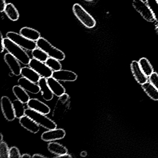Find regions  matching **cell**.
Returning a JSON list of instances; mask_svg holds the SVG:
<instances>
[{
	"label": "cell",
	"instance_id": "cell-17",
	"mask_svg": "<svg viewBox=\"0 0 158 158\" xmlns=\"http://www.w3.org/2000/svg\"><path fill=\"white\" fill-rule=\"evenodd\" d=\"M131 68L137 81L140 84L143 85L148 81L147 76L144 73L140 68L139 63L136 61L132 62Z\"/></svg>",
	"mask_w": 158,
	"mask_h": 158
},
{
	"label": "cell",
	"instance_id": "cell-39",
	"mask_svg": "<svg viewBox=\"0 0 158 158\" xmlns=\"http://www.w3.org/2000/svg\"><path fill=\"white\" fill-rule=\"evenodd\" d=\"M3 135H2V133H1V139H0V141H1V142H2V141H3Z\"/></svg>",
	"mask_w": 158,
	"mask_h": 158
},
{
	"label": "cell",
	"instance_id": "cell-15",
	"mask_svg": "<svg viewBox=\"0 0 158 158\" xmlns=\"http://www.w3.org/2000/svg\"><path fill=\"white\" fill-rule=\"evenodd\" d=\"M47 83L54 95L60 97L65 92V89L58 80L52 77L47 78Z\"/></svg>",
	"mask_w": 158,
	"mask_h": 158
},
{
	"label": "cell",
	"instance_id": "cell-9",
	"mask_svg": "<svg viewBox=\"0 0 158 158\" xmlns=\"http://www.w3.org/2000/svg\"><path fill=\"white\" fill-rule=\"evenodd\" d=\"M66 132L62 128H55L45 131L41 135V138L43 141H52L62 139L65 137Z\"/></svg>",
	"mask_w": 158,
	"mask_h": 158
},
{
	"label": "cell",
	"instance_id": "cell-35",
	"mask_svg": "<svg viewBox=\"0 0 158 158\" xmlns=\"http://www.w3.org/2000/svg\"><path fill=\"white\" fill-rule=\"evenodd\" d=\"M32 158H47L46 156L44 155H41L40 154H35L32 156Z\"/></svg>",
	"mask_w": 158,
	"mask_h": 158
},
{
	"label": "cell",
	"instance_id": "cell-16",
	"mask_svg": "<svg viewBox=\"0 0 158 158\" xmlns=\"http://www.w3.org/2000/svg\"><path fill=\"white\" fill-rule=\"evenodd\" d=\"M38 85L40 88L41 96L43 99L47 101L52 100L53 98L54 94L48 85L47 78L41 77L38 83Z\"/></svg>",
	"mask_w": 158,
	"mask_h": 158
},
{
	"label": "cell",
	"instance_id": "cell-10",
	"mask_svg": "<svg viewBox=\"0 0 158 158\" xmlns=\"http://www.w3.org/2000/svg\"><path fill=\"white\" fill-rule=\"evenodd\" d=\"M52 77L59 81L63 82H74L78 77L77 75L73 71L62 69L53 72Z\"/></svg>",
	"mask_w": 158,
	"mask_h": 158
},
{
	"label": "cell",
	"instance_id": "cell-1",
	"mask_svg": "<svg viewBox=\"0 0 158 158\" xmlns=\"http://www.w3.org/2000/svg\"><path fill=\"white\" fill-rule=\"evenodd\" d=\"M5 49L24 65H28L31 59L23 48L8 38L4 39Z\"/></svg>",
	"mask_w": 158,
	"mask_h": 158
},
{
	"label": "cell",
	"instance_id": "cell-5",
	"mask_svg": "<svg viewBox=\"0 0 158 158\" xmlns=\"http://www.w3.org/2000/svg\"><path fill=\"white\" fill-rule=\"evenodd\" d=\"M6 37L26 50L32 51L37 47L36 42L26 38L20 33L9 32L6 34Z\"/></svg>",
	"mask_w": 158,
	"mask_h": 158
},
{
	"label": "cell",
	"instance_id": "cell-22",
	"mask_svg": "<svg viewBox=\"0 0 158 158\" xmlns=\"http://www.w3.org/2000/svg\"><path fill=\"white\" fill-rule=\"evenodd\" d=\"M4 12L8 18L14 22L17 21L20 17L18 10L12 3H8Z\"/></svg>",
	"mask_w": 158,
	"mask_h": 158
},
{
	"label": "cell",
	"instance_id": "cell-31",
	"mask_svg": "<svg viewBox=\"0 0 158 158\" xmlns=\"http://www.w3.org/2000/svg\"><path fill=\"white\" fill-rule=\"evenodd\" d=\"M151 83L158 89V75L156 73H152L150 76Z\"/></svg>",
	"mask_w": 158,
	"mask_h": 158
},
{
	"label": "cell",
	"instance_id": "cell-30",
	"mask_svg": "<svg viewBox=\"0 0 158 158\" xmlns=\"http://www.w3.org/2000/svg\"><path fill=\"white\" fill-rule=\"evenodd\" d=\"M22 157L20 150L18 148L13 147L10 149L9 151V158H17Z\"/></svg>",
	"mask_w": 158,
	"mask_h": 158
},
{
	"label": "cell",
	"instance_id": "cell-41",
	"mask_svg": "<svg viewBox=\"0 0 158 158\" xmlns=\"http://www.w3.org/2000/svg\"><path fill=\"white\" fill-rule=\"evenodd\" d=\"M157 1H158V0H157Z\"/></svg>",
	"mask_w": 158,
	"mask_h": 158
},
{
	"label": "cell",
	"instance_id": "cell-14",
	"mask_svg": "<svg viewBox=\"0 0 158 158\" xmlns=\"http://www.w3.org/2000/svg\"><path fill=\"white\" fill-rule=\"evenodd\" d=\"M18 84L26 91L32 94H37L40 91V88L38 84L23 77L18 79Z\"/></svg>",
	"mask_w": 158,
	"mask_h": 158
},
{
	"label": "cell",
	"instance_id": "cell-29",
	"mask_svg": "<svg viewBox=\"0 0 158 158\" xmlns=\"http://www.w3.org/2000/svg\"><path fill=\"white\" fill-rule=\"evenodd\" d=\"M9 151L8 145L4 141L0 143V157L1 158H9Z\"/></svg>",
	"mask_w": 158,
	"mask_h": 158
},
{
	"label": "cell",
	"instance_id": "cell-32",
	"mask_svg": "<svg viewBox=\"0 0 158 158\" xmlns=\"http://www.w3.org/2000/svg\"><path fill=\"white\" fill-rule=\"evenodd\" d=\"M69 95L67 93H64L59 97V100L62 103H65L69 99Z\"/></svg>",
	"mask_w": 158,
	"mask_h": 158
},
{
	"label": "cell",
	"instance_id": "cell-6",
	"mask_svg": "<svg viewBox=\"0 0 158 158\" xmlns=\"http://www.w3.org/2000/svg\"><path fill=\"white\" fill-rule=\"evenodd\" d=\"M132 5L146 21L150 23H153L155 21L153 14L146 2L142 0H133Z\"/></svg>",
	"mask_w": 158,
	"mask_h": 158
},
{
	"label": "cell",
	"instance_id": "cell-12",
	"mask_svg": "<svg viewBox=\"0 0 158 158\" xmlns=\"http://www.w3.org/2000/svg\"><path fill=\"white\" fill-rule=\"evenodd\" d=\"M27 106L28 108L43 114H48L51 111L50 108L47 104L37 98L30 99Z\"/></svg>",
	"mask_w": 158,
	"mask_h": 158
},
{
	"label": "cell",
	"instance_id": "cell-19",
	"mask_svg": "<svg viewBox=\"0 0 158 158\" xmlns=\"http://www.w3.org/2000/svg\"><path fill=\"white\" fill-rule=\"evenodd\" d=\"M20 34L26 38L36 42L41 37L40 33L37 30L26 27L21 28Z\"/></svg>",
	"mask_w": 158,
	"mask_h": 158
},
{
	"label": "cell",
	"instance_id": "cell-25",
	"mask_svg": "<svg viewBox=\"0 0 158 158\" xmlns=\"http://www.w3.org/2000/svg\"><path fill=\"white\" fill-rule=\"evenodd\" d=\"M141 70L147 76H150L153 73V69L149 61L146 58H141L139 62Z\"/></svg>",
	"mask_w": 158,
	"mask_h": 158
},
{
	"label": "cell",
	"instance_id": "cell-37",
	"mask_svg": "<svg viewBox=\"0 0 158 158\" xmlns=\"http://www.w3.org/2000/svg\"><path fill=\"white\" fill-rule=\"evenodd\" d=\"M21 158H32V156H31L30 154H27V153H25V154H23L22 155V157Z\"/></svg>",
	"mask_w": 158,
	"mask_h": 158
},
{
	"label": "cell",
	"instance_id": "cell-8",
	"mask_svg": "<svg viewBox=\"0 0 158 158\" xmlns=\"http://www.w3.org/2000/svg\"><path fill=\"white\" fill-rule=\"evenodd\" d=\"M2 110L7 121L12 122L16 118L13 104L10 98L7 96H3L1 99Z\"/></svg>",
	"mask_w": 158,
	"mask_h": 158
},
{
	"label": "cell",
	"instance_id": "cell-13",
	"mask_svg": "<svg viewBox=\"0 0 158 158\" xmlns=\"http://www.w3.org/2000/svg\"><path fill=\"white\" fill-rule=\"evenodd\" d=\"M19 123L25 129L33 134H36L40 129V126L26 115L19 119Z\"/></svg>",
	"mask_w": 158,
	"mask_h": 158
},
{
	"label": "cell",
	"instance_id": "cell-18",
	"mask_svg": "<svg viewBox=\"0 0 158 158\" xmlns=\"http://www.w3.org/2000/svg\"><path fill=\"white\" fill-rule=\"evenodd\" d=\"M21 75L23 77L30 80L35 83H38L41 77L35 70L30 67H24L22 68Z\"/></svg>",
	"mask_w": 158,
	"mask_h": 158
},
{
	"label": "cell",
	"instance_id": "cell-40",
	"mask_svg": "<svg viewBox=\"0 0 158 158\" xmlns=\"http://www.w3.org/2000/svg\"><path fill=\"white\" fill-rule=\"evenodd\" d=\"M86 1H94V0H86Z\"/></svg>",
	"mask_w": 158,
	"mask_h": 158
},
{
	"label": "cell",
	"instance_id": "cell-21",
	"mask_svg": "<svg viewBox=\"0 0 158 158\" xmlns=\"http://www.w3.org/2000/svg\"><path fill=\"white\" fill-rule=\"evenodd\" d=\"M13 92L17 99L23 103H27L30 99V96L24 89L20 85H15L13 87Z\"/></svg>",
	"mask_w": 158,
	"mask_h": 158
},
{
	"label": "cell",
	"instance_id": "cell-27",
	"mask_svg": "<svg viewBox=\"0 0 158 158\" xmlns=\"http://www.w3.org/2000/svg\"><path fill=\"white\" fill-rule=\"evenodd\" d=\"M45 63L53 72L60 71V70H61L62 67L61 64L60 62V60L54 59V58H51V57H49L47 61L45 62Z\"/></svg>",
	"mask_w": 158,
	"mask_h": 158
},
{
	"label": "cell",
	"instance_id": "cell-38",
	"mask_svg": "<svg viewBox=\"0 0 158 158\" xmlns=\"http://www.w3.org/2000/svg\"><path fill=\"white\" fill-rule=\"evenodd\" d=\"M87 155V153L86 152L83 151L80 153V156H82V157H85Z\"/></svg>",
	"mask_w": 158,
	"mask_h": 158
},
{
	"label": "cell",
	"instance_id": "cell-2",
	"mask_svg": "<svg viewBox=\"0 0 158 158\" xmlns=\"http://www.w3.org/2000/svg\"><path fill=\"white\" fill-rule=\"evenodd\" d=\"M25 115L33 119L39 125L48 130L57 128L56 123L46 116V114L36 111L30 108L26 109Z\"/></svg>",
	"mask_w": 158,
	"mask_h": 158
},
{
	"label": "cell",
	"instance_id": "cell-3",
	"mask_svg": "<svg viewBox=\"0 0 158 158\" xmlns=\"http://www.w3.org/2000/svg\"><path fill=\"white\" fill-rule=\"evenodd\" d=\"M36 44L37 48L44 51L48 54L49 57L60 61H63L65 59V55L64 52L54 47L44 38L40 37L36 41Z\"/></svg>",
	"mask_w": 158,
	"mask_h": 158
},
{
	"label": "cell",
	"instance_id": "cell-24",
	"mask_svg": "<svg viewBox=\"0 0 158 158\" xmlns=\"http://www.w3.org/2000/svg\"><path fill=\"white\" fill-rule=\"evenodd\" d=\"M15 112L16 118L20 119L25 115L26 109L24 105V103L18 99L15 100L13 102Z\"/></svg>",
	"mask_w": 158,
	"mask_h": 158
},
{
	"label": "cell",
	"instance_id": "cell-33",
	"mask_svg": "<svg viewBox=\"0 0 158 158\" xmlns=\"http://www.w3.org/2000/svg\"><path fill=\"white\" fill-rule=\"evenodd\" d=\"M7 4L6 0H0V12H3L5 10Z\"/></svg>",
	"mask_w": 158,
	"mask_h": 158
},
{
	"label": "cell",
	"instance_id": "cell-36",
	"mask_svg": "<svg viewBox=\"0 0 158 158\" xmlns=\"http://www.w3.org/2000/svg\"><path fill=\"white\" fill-rule=\"evenodd\" d=\"M57 158H72V156L70 154L66 153L64 155H60V156H57Z\"/></svg>",
	"mask_w": 158,
	"mask_h": 158
},
{
	"label": "cell",
	"instance_id": "cell-11",
	"mask_svg": "<svg viewBox=\"0 0 158 158\" xmlns=\"http://www.w3.org/2000/svg\"><path fill=\"white\" fill-rule=\"evenodd\" d=\"M4 60L14 75L19 76L21 75L22 68L20 63V62L17 59L10 53L8 52L4 55Z\"/></svg>",
	"mask_w": 158,
	"mask_h": 158
},
{
	"label": "cell",
	"instance_id": "cell-7",
	"mask_svg": "<svg viewBox=\"0 0 158 158\" xmlns=\"http://www.w3.org/2000/svg\"><path fill=\"white\" fill-rule=\"evenodd\" d=\"M28 65L39 74L41 77L48 78L52 77L53 71L45 62L33 58L31 59Z\"/></svg>",
	"mask_w": 158,
	"mask_h": 158
},
{
	"label": "cell",
	"instance_id": "cell-20",
	"mask_svg": "<svg viewBox=\"0 0 158 158\" xmlns=\"http://www.w3.org/2000/svg\"><path fill=\"white\" fill-rule=\"evenodd\" d=\"M49 151L58 156L64 155L68 152V149L62 144L56 142H51L48 144Z\"/></svg>",
	"mask_w": 158,
	"mask_h": 158
},
{
	"label": "cell",
	"instance_id": "cell-28",
	"mask_svg": "<svg viewBox=\"0 0 158 158\" xmlns=\"http://www.w3.org/2000/svg\"><path fill=\"white\" fill-rule=\"evenodd\" d=\"M146 2L153 14L155 21L158 23V2L157 0H146Z\"/></svg>",
	"mask_w": 158,
	"mask_h": 158
},
{
	"label": "cell",
	"instance_id": "cell-34",
	"mask_svg": "<svg viewBox=\"0 0 158 158\" xmlns=\"http://www.w3.org/2000/svg\"><path fill=\"white\" fill-rule=\"evenodd\" d=\"M1 52L2 53L4 51V49H5V46H4V38H3V35H2V33L1 32Z\"/></svg>",
	"mask_w": 158,
	"mask_h": 158
},
{
	"label": "cell",
	"instance_id": "cell-26",
	"mask_svg": "<svg viewBox=\"0 0 158 158\" xmlns=\"http://www.w3.org/2000/svg\"><path fill=\"white\" fill-rule=\"evenodd\" d=\"M32 55L33 58L45 63L49 57L46 52L38 48L32 51Z\"/></svg>",
	"mask_w": 158,
	"mask_h": 158
},
{
	"label": "cell",
	"instance_id": "cell-23",
	"mask_svg": "<svg viewBox=\"0 0 158 158\" xmlns=\"http://www.w3.org/2000/svg\"><path fill=\"white\" fill-rule=\"evenodd\" d=\"M142 87L152 99L158 100V89L151 83L146 82L142 85Z\"/></svg>",
	"mask_w": 158,
	"mask_h": 158
},
{
	"label": "cell",
	"instance_id": "cell-4",
	"mask_svg": "<svg viewBox=\"0 0 158 158\" xmlns=\"http://www.w3.org/2000/svg\"><path fill=\"white\" fill-rule=\"evenodd\" d=\"M73 11L76 18L84 26L89 29L95 27L96 25V20L80 4H74Z\"/></svg>",
	"mask_w": 158,
	"mask_h": 158
}]
</instances>
